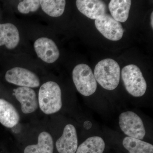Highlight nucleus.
Listing matches in <instances>:
<instances>
[{"mask_svg": "<svg viewBox=\"0 0 153 153\" xmlns=\"http://www.w3.org/2000/svg\"><path fill=\"white\" fill-rule=\"evenodd\" d=\"M94 75L96 81L104 89L114 90L119 84L120 66L113 59H104L96 65Z\"/></svg>", "mask_w": 153, "mask_h": 153, "instance_id": "f257e3e1", "label": "nucleus"}, {"mask_svg": "<svg viewBox=\"0 0 153 153\" xmlns=\"http://www.w3.org/2000/svg\"><path fill=\"white\" fill-rule=\"evenodd\" d=\"M38 101L41 110L45 114L58 112L62 106V93L59 85L53 81L44 83L39 89Z\"/></svg>", "mask_w": 153, "mask_h": 153, "instance_id": "f03ea898", "label": "nucleus"}, {"mask_svg": "<svg viewBox=\"0 0 153 153\" xmlns=\"http://www.w3.org/2000/svg\"><path fill=\"white\" fill-rule=\"evenodd\" d=\"M122 78L126 90L135 97L143 96L147 90L146 82L140 68L134 64L124 67L121 71Z\"/></svg>", "mask_w": 153, "mask_h": 153, "instance_id": "7ed1b4c3", "label": "nucleus"}, {"mask_svg": "<svg viewBox=\"0 0 153 153\" xmlns=\"http://www.w3.org/2000/svg\"><path fill=\"white\" fill-rule=\"evenodd\" d=\"M72 79L78 92L84 96L92 95L96 91L97 82L92 70L87 64L76 65L72 71Z\"/></svg>", "mask_w": 153, "mask_h": 153, "instance_id": "20e7f679", "label": "nucleus"}, {"mask_svg": "<svg viewBox=\"0 0 153 153\" xmlns=\"http://www.w3.org/2000/svg\"><path fill=\"white\" fill-rule=\"evenodd\" d=\"M119 126L121 130L128 137L142 140L146 135V130L141 118L131 111L121 114Z\"/></svg>", "mask_w": 153, "mask_h": 153, "instance_id": "39448f33", "label": "nucleus"}, {"mask_svg": "<svg viewBox=\"0 0 153 153\" xmlns=\"http://www.w3.org/2000/svg\"><path fill=\"white\" fill-rule=\"evenodd\" d=\"M94 24L99 32L107 39L117 41L122 38L124 30L121 24L107 13L96 19Z\"/></svg>", "mask_w": 153, "mask_h": 153, "instance_id": "423d86ee", "label": "nucleus"}, {"mask_svg": "<svg viewBox=\"0 0 153 153\" xmlns=\"http://www.w3.org/2000/svg\"><path fill=\"white\" fill-rule=\"evenodd\" d=\"M8 82L21 87L37 88L40 85L39 78L35 73L22 67H16L6 72Z\"/></svg>", "mask_w": 153, "mask_h": 153, "instance_id": "0eeeda50", "label": "nucleus"}, {"mask_svg": "<svg viewBox=\"0 0 153 153\" xmlns=\"http://www.w3.org/2000/svg\"><path fill=\"white\" fill-rule=\"evenodd\" d=\"M34 46L38 57L46 63H54L60 56V52L57 45L49 38H38L35 41Z\"/></svg>", "mask_w": 153, "mask_h": 153, "instance_id": "6e6552de", "label": "nucleus"}, {"mask_svg": "<svg viewBox=\"0 0 153 153\" xmlns=\"http://www.w3.org/2000/svg\"><path fill=\"white\" fill-rule=\"evenodd\" d=\"M56 149L59 153H75L78 148L76 128L71 124L67 125L62 136L57 140Z\"/></svg>", "mask_w": 153, "mask_h": 153, "instance_id": "1a4fd4ad", "label": "nucleus"}, {"mask_svg": "<svg viewBox=\"0 0 153 153\" xmlns=\"http://www.w3.org/2000/svg\"><path fill=\"white\" fill-rule=\"evenodd\" d=\"M13 91V95L21 103L22 112L27 114L36 111L38 101L35 91L27 87H19Z\"/></svg>", "mask_w": 153, "mask_h": 153, "instance_id": "9d476101", "label": "nucleus"}, {"mask_svg": "<svg viewBox=\"0 0 153 153\" xmlns=\"http://www.w3.org/2000/svg\"><path fill=\"white\" fill-rule=\"evenodd\" d=\"M76 6L78 10L91 19H97L107 13V6L100 0H77Z\"/></svg>", "mask_w": 153, "mask_h": 153, "instance_id": "9b49d317", "label": "nucleus"}, {"mask_svg": "<svg viewBox=\"0 0 153 153\" xmlns=\"http://www.w3.org/2000/svg\"><path fill=\"white\" fill-rule=\"evenodd\" d=\"M20 41L19 30L11 23L0 24V46L5 45L9 49H13Z\"/></svg>", "mask_w": 153, "mask_h": 153, "instance_id": "f8f14e48", "label": "nucleus"}, {"mask_svg": "<svg viewBox=\"0 0 153 153\" xmlns=\"http://www.w3.org/2000/svg\"><path fill=\"white\" fill-rule=\"evenodd\" d=\"M20 116L15 107L6 100L0 99V123L12 128L19 123Z\"/></svg>", "mask_w": 153, "mask_h": 153, "instance_id": "ddd939ff", "label": "nucleus"}, {"mask_svg": "<svg viewBox=\"0 0 153 153\" xmlns=\"http://www.w3.org/2000/svg\"><path fill=\"white\" fill-rule=\"evenodd\" d=\"M131 4L130 0H111L108 9L111 16L116 21L125 22L128 19Z\"/></svg>", "mask_w": 153, "mask_h": 153, "instance_id": "4468645a", "label": "nucleus"}, {"mask_svg": "<svg viewBox=\"0 0 153 153\" xmlns=\"http://www.w3.org/2000/svg\"><path fill=\"white\" fill-rule=\"evenodd\" d=\"M38 143L29 145L25 148L24 153H53L54 143L50 134L46 131L40 133Z\"/></svg>", "mask_w": 153, "mask_h": 153, "instance_id": "2eb2a0df", "label": "nucleus"}, {"mask_svg": "<svg viewBox=\"0 0 153 153\" xmlns=\"http://www.w3.org/2000/svg\"><path fill=\"white\" fill-rule=\"evenodd\" d=\"M105 148V143L101 137H91L79 145L76 153H103Z\"/></svg>", "mask_w": 153, "mask_h": 153, "instance_id": "dca6fc26", "label": "nucleus"}, {"mask_svg": "<svg viewBox=\"0 0 153 153\" xmlns=\"http://www.w3.org/2000/svg\"><path fill=\"white\" fill-rule=\"evenodd\" d=\"M123 145L129 153H153V145L142 140L127 137Z\"/></svg>", "mask_w": 153, "mask_h": 153, "instance_id": "f3484780", "label": "nucleus"}, {"mask_svg": "<svg viewBox=\"0 0 153 153\" xmlns=\"http://www.w3.org/2000/svg\"><path fill=\"white\" fill-rule=\"evenodd\" d=\"M40 6L43 10L49 16L53 17L60 16L64 13L66 1L64 0L40 1Z\"/></svg>", "mask_w": 153, "mask_h": 153, "instance_id": "a211bd4d", "label": "nucleus"}, {"mask_svg": "<svg viewBox=\"0 0 153 153\" xmlns=\"http://www.w3.org/2000/svg\"><path fill=\"white\" fill-rule=\"evenodd\" d=\"M40 6V1L25 0L19 3L18 10L22 14H28L30 12H36Z\"/></svg>", "mask_w": 153, "mask_h": 153, "instance_id": "6ab92c4d", "label": "nucleus"}, {"mask_svg": "<svg viewBox=\"0 0 153 153\" xmlns=\"http://www.w3.org/2000/svg\"><path fill=\"white\" fill-rule=\"evenodd\" d=\"M153 13H152V14H151V26H152V27L153 29Z\"/></svg>", "mask_w": 153, "mask_h": 153, "instance_id": "aec40b11", "label": "nucleus"}]
</instances>
